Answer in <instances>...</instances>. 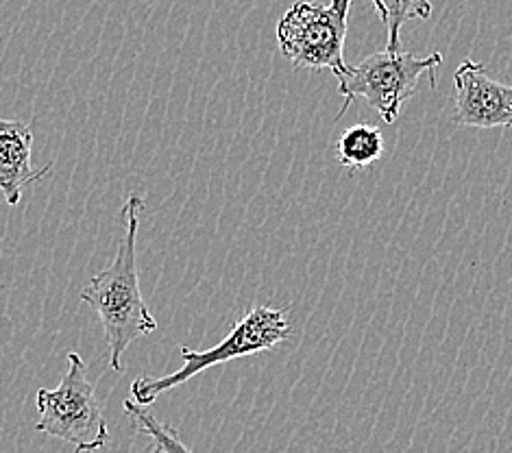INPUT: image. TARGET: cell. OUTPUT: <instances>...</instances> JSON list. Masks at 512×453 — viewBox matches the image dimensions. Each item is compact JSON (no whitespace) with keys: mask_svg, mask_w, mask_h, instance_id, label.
<instances>
[{"mask_svg":"<svg viewBox=\"0 0 512 453\" xmlns=\"http://www.w3.org/2000/svg\"><path fill=\"white\" fill-rule=\"evenodd\" d=\"M353 0H329L327 5H292L277 24L279 51L295 68L332 70L340 77L347 70L345 40Z\"/></svg>","mask_w":512,"mask_h":453,"instance_id":"5b68a950","label":"cell"},{"mask_svg":"<svg viewBox=\"0 0 512 453\" xmlns=\"http://www.w3.org/2000/svg\"><path fill=\"white\" fill-rule=\"evenodd\" d=\"M123 410L131 419V423L136 425V430L151 438L153 453H192L184 440H181L179 432L162 423L153 412L138 406V403H133L131 399L123 403Z\"/></svg>","mask_w":512,"mask_h":453,"instance_id":"30bf717a","label":"cell"},{"mask_svg":"<svg viewBox=\"0 0 512 453\" xmlns=\"http://www.w3.org/2000/svg\"><path fill=\"white\" fill-rule=\"evenodd\" d=\"M454 122L473 129L512 127V85L495 81L478 61H462L456 75Z\"/></svg>","mask_w":512,"mask_h":453,"instance_id":"8992f818","label":"cell"},{"mask_svg":"<svg viewBox=\"0 0 512 453\" xmlns=\"http://www.w3.org/2000/svg\"><path fill=\"white\" fill-rule=\"evenodd\" d=\"M144 199L129 194L123 205L125 234L120 238L112 264L96 273L81 290V301L96 312L109 349V369L123 371V353L131 342L151 336L157 329L155 316L144 303L138 277V231Z\"/></svg>","mask_w":512,"mask_h":453,"instance_id":"6da1fadb","label":"cell"},{"mask_svg":"<svg viewBox=\"0 0 512 453\" xmlns=\"http://www.w3.org/2000/svg\"><path fill=\"white\" fill-rule=\"evenodd\" d=\"M338 162L345 166L349 173L367 168L375 164L384 153V136L382 131L371 125H353L343 131V136L338 138L336 144Z\"/></svg>","mask_w":512,"mask_h":453,"instance_id":"ba28073f","label":"cell"},{"mask_svg":"<svg viewBox=\"0 0 512 453\" xmlns=\"http://www.w3.org/2000/svg\"><path fill=\"white\" fill-rule=\"evenodd\" d=\"M443 64L441 53L414 57L412 53H373L364 57L358 66H347L338 79V92L343 94V107L336 116L343 118L353 99L367 101L386 125L399 118L401 107L417 92L419 79L428 72L432 88L436 85L434 72Z\"/></svg>","mask_w":512,"mask_h":453,"instance_id":"277c9868","label":"cell"},{"mask_svg":"<svg viewBox=\"0 0 512 453\" xmlns=\"http://www.w3.org/2000/svg\"><path fill=\"white\" fill-rule=\"evenodd\" d=\"M386 27V51L401 53V27L408 20H428L432 16L430 0H373Z\"/></svg>","mask_w":512,"mask_h":453,"instance_id":"9c48e42d","label":"cell"},{"mask_svg":"<svg viewBox=\"0 0 512 453\" xmlns=\"http://www.w3.org/2000/svg\"><path fill=\"white\" fill-rule=\"evenodd\" d=\"M290 338V323H288V310L268 308V305H255L234 329L218 342L216 347L207 351H197L190 347H179L184 366L175 373L164 377H138L131 384V401L138 406L146 408L157 401V397L168 393V390L179 388L186 384L188 379L197 377L199 373L212 369V366L225 364L238 358H247V355L271 351L277 345H282Z\"/></svg>","mask_w":512,"mask_h":453,"instance_id":"7a4b0ae2","label":"cell"},{"mask_svg":"<svg viewBox=\"0 0 512 453\" xmlns=\"http://www.w3.org/2000/svg\"><path fill=\"white\" fill-rule=\"evenodd\" d=\"M68 366L57 388H40L35 395V430L64 440L75 453L99 451L109 443V427L79 353H68Z\"/></svg>","mask_w":512,"mask_h":453,"instance_id":"3957f363","label":"cell"},{"mask_svg":"<svg viewBox=\"0 0 512 453\" xmlns=\"http://www.w3.org/2000/svg\"><path fill=\"white\" fill-rule=\"evenodd\" d=\"M33 131L29 122L0 118V192L9 207L22 201V190L42 181L53 164L35 170L31 164Z\"/></svg>","mask_w":512,"mask_h":453,"instance_id":"52a82bcc","label":"cell"}]
</instances>
